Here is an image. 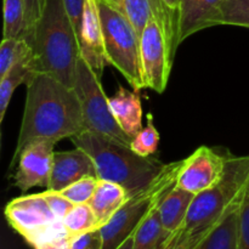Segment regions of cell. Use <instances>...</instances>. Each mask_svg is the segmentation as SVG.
I'll use <instances>...</instances> for the list:
<instances>
[{
    "instance_id": "cell-1",
    "label": "cell",
    "mask_w": 249,
    "mask_h": 249,
    "mask_svg": "<svg viewBox=\"0 0 249 249\" xmlns=\"http://www.w3.org/2000/svg\"><path fill=\"white\" fill-rule=\"evenodd\" d=\"M26 85L23 118L10 169L32 141L57 142L87 131L82 105L74 88L45 73H34Z\"/></svg>"
},
{
    "instance_id": "cell-2",
    "label": "cell",
    "mask_w": 249,
    "mask_h": 249,
    "mask_svg": "<svg viewBox=\"0 0 249 249\" xmlns=\"http://www.w3.org/2000/svg\"><path fill=\"white\" fill-rule=\"evenodd\" d=\"M29 45L33 49L36 73L53 75L74 88L80 44L63 0H46Z\"/></svg>"
},
{
    "instance_id": "cell-3",
    "label": "cell",
    "mask_w": 249,
    "mask_h": 249,
    "mask_svg": "<svg viewBox=\"0 0 249 249\" xmlns=\"http://www.w3.org/2000/svg\"><path fill=\"white\" fill-rule=\"evenodd\" d=\"M71 140L74 147L85 151L92 158L100 180L122 185L129 197L146 189L165 167L152 156L141 157L130 147L91 131H84Z\"/></svg>"
},
{
    "instance_id": "cell-4",
    "label": "cell",
    "mask_w": 249,
    "mask_h": 249,
    "mask_svg": "<svg viewBox=\"0 0 249 249\" xmlns=\"http://www.w3.org/2000/svg\"><path fill=\"white\" fill-rule=\"evenodd\" d=\"M249 186V155L233 157L228 153L221 179L196 195L181 230L189 236L207 237L225 214L243 198Z\"/></svg>"
},
{
    "instance_id": "cell-5",
    "label": "cell",
    "mask_w": 249,
    "mask_h": 249,
    "mask_svg": "<svg viewBox=\"0 0 249 249\" xmlns=\"http://www.w3.org/2000/svg\"><path fill=\"white\" fill-rule=\"evenodd\" d=\"M107 63L113 66L136 91L145 89L140 36L123 11L97 0Z\"/></svg>"
},
{
    "instance_id": "cell-6",
    "label": "cell",
    "mask_w": 249,
    "mask_h": 249,
    "mask_svg": "<svg viewBox=\"0 0 249 249\" xmlns=\"http://www.w3.org/2000/svg\"><path fill=\"white\" fill-rule=\"evenodd\" d=\"M182 160L165 164L164 169L146 189L129 197L111 220L100 229L104 242L102 249L119 248L122 243L135 233L143 219L177 185Z\"/></svg>"
},
{
    "instance_id": "cell-7",
    "label": "cell",
    "mask_w": 249,
    "mask_h": 249,
    "mask_svg": "<svg viewBox=\"0 0 249 249\" xmlns=\"http://www.w3.org/2000/svg\"><path fill=\"white\" fill-rule=\"evenodd\" d=\"M74 89L82 105L87 130L130 147L133 139L129 138L117 123L108 99L102 89L101 79L82 56L78 61Z\"/></svg>"
},
{
    "instance_id": "cell-8",
    "label": "cell",
    "mask_w": 249,
    "mask_h": 249,
    "mask_svg": "<svg viewBox=\"0 0 249 249\" xmlns=\"http://www.w3.org/2000/svg\"><path fill=\"white\" fill-rule=\"evenodd\" d=\"M5 216L9 225L33 247L68 235L43 194L24 195L10 201L5 208Z\"/></svg>"
},
{
    "instance_id": "cell-9",
    "label": "cell",
    "mask_w": 249,
    "mask_h": 249,
    "mask_svg": "<svg viewBox=\"0 0 249 249\" xmlns=\"http://www.w3.org/2000/svg\"><path fill=\"white\" fill-rule=\"evenodd\" d=\"M140 40L146 88L162 94L167 89L173 62L169 57L164 34L153 17L143 28Z\"/></svg>"
},
{
    "instance_id": "cell-10",
    "label": "cell",
    "mask_w": 249,
    "mask_h": 249,
    "mask_svg": "<svg viewBox=\"0 0 249 249\" xmlns=\"http://www.w3.org/2000/svg\"><path fill=\"white\" fill-rule=\"evenodd\" d=\"M228 155H220L213 148L201 146L182 160L177 186L194 195L211 189L223 177Z\"/></svg>"
},
{
    "instance_id": "cell-11",
    "label": "cell",
    "mask_w": 249,
    "mask_h": 249,
    "mask_svg": "<svg viewBox=\"0 0 249 249\" xmlns=\"http://www.w3.org/2000/svg\"><path fill=\"white\" fill-rule=\"evenodd\" d=\"M55 143L51 140L32 141L19 153L14 175V186L27 192L33 187H46L50 184L55 155Z\"/></svg>"
},
{
    "instance_id": "cell-12",
    "label": "cell",
    "mask_w": 249,
    "mask_h": 249,
    "mask_svg": "<svg viewBox=\"0 0 249 249\" xmlns=\"http://www.w3.org/2000/svg\"><path fill=\"white\" fill-rule=\"evenodd\" d=\"M79 44L80 56L101 79L107 60L105 55L104 32L97 0H84Z\"/></svg>"
},
{
    "instance_id": "cell-13",
    "label": "cell",
    "mask_w": 249,
    "mask_h": 249,
    "mask_svg": "<svg viewBox=\"0 0 249 249\" xmlns=\"http://www.w3.org/2000/svg\"><path fill=\"white\" fill-rule=\"evenodd\" d=\"M85 177H97L94 160L85 151L75 147L72 151L55 152L48 189L60 192Z\"/></svg>"
},
{
    "instance_id": "cell-14",
    "label": "cell",
    "mask_w": 249,
    "mask_h": 249,
    "mask_svg": "<svg viewBox=\"0 0 249 249\" xmlns=\"http://www.w3.org/2000/svg\"><path fill=\"white\" fill-rule=\"evenodd\" d=\"M224 0H181L180 44L203 29L218 26L219 7Z\"/></svg>"
},
{
    "instance_id": "cell-15",
    "label": "cell",
    "mask_w": 249,
    "mask_h": 249,
    "mask_svg": "<svg viewBox=\"0 0 249 249\" xmlns=\"http://www.w3.org/2000/svg\"><path fill=\"white\" fill-rule=\"evenodd\" d=\"M109 107L122 130L133 139L142 129V106L139 91L119 87L118 91L108 99Z\"/></svg>"
},
{
    "instance_id": "cell-16",
    "label": "cell",
    "mask_w": 249,
    "mask_h": 249,
    "mask_svg": "<svg viewBox=\"0 0 249 249\" xmlns=\"http://www.w3.org/2000/svg\"><path fill=\"white\" fill-rule=\"evenodd\" d=\"M129 195L122 185L108 180H100L89 204L96 215L100 229L128 201Z\"/></svg>"
},
{
    "instance_id": "cell-17",
    "label": "cell",
    "mask_w": 249,
    "mask_h": 249,
    "mask_svg": "<svg viewBox=\"0 0 249 249\" xmlns=\"http://www.w3.org/2000/svg\"><path fill=\"white\" fill-rule=\"evenodd\" d=\"M195 196L196 195L175 185L160 201L158 209L162 225L167 232L174 233L184 226Z\"/></svg>"
},
{
    "instance_id": "cell-18",
    "label": "cell",
    "mask_w": 249,
    "mask_h": 249,
    "mask_svg": "<svg viewBox=\"0 0 249 249\" xmlns=\"http://www.w3.org/2000/svg\"><path fill=\"white\" fill-rule=\"evenodd\" d=\"M242 201L243 198L225 214L196 249H238L240 209Z\"/></svg>"
},
{
    "instance_id": "cell-19",
    "label": "cell",
    "mask_w": 249,
    "mask_h": 249,
    "mask_svg": "<svg viewBox=\"0 0 249 249\" xmlns=\"http://www.w3.org/2000/svg\"><path fill=\"white\" fill-rule=\"evenodd\" d=\"M34 53L18 61L5 75L0 77V123L4 121L11 97L18 85L27 84L34 74Z\"/></svg>"
},
{
    "instance_id": "cell-20",
    "label": "cell",
    "mask_w": 249,
    "mask_h": 249,
    "mask_svg": "<svg viewBox=\"0 0 249 249\" xmlns=\"http://www.w3.org/2000/svg\"><path fill=\"white\" fill-rule=\"evenodd\" d=\"M158 206L150 212L135 231L133 249H163L172 237L173 233L163 228Z\"/></svg>"
},
{
    "instance_id": "cell-21",
    "label": "cell",
    "mask_w": 249,
    "mask_h": 249,
    "mask_svg": "<svg viewBox=\"0 0 249 249\" xmlns=\"http://www.w3.org/2000/svg\"><path fill=\"white\" fill-rule=\"evenodd\" d=\"M62 223L71 237L100 229L96 215L89 203L74 204L63 218Z\"/></svg>"
},
{
    "instance_id": "cell-22",
    "label": "cell",
    "mask_w": 249,
    "mask_h": 249,
    "mask_svg": "<svg viewBox=\"0 0 249 249\" xmlns=\"http://www.w3.org/2000/svg\"><path fill=\"white\" fill-rule=\"evenodd\" d=\"M33 53V49L23 38H2L0 45V77L6 74L14 65Z\"/></svg>"
},
{
    "instance_id": "cell-23",
    "label": "cell",
    "mask_w": 249,
    "mask_h": 249,
    "mask_svg": "<svg viewBox=\"0 0 249 249\" xmlns=\"http://www.w3.org/2000/svg\"><path fill=\"white\" fill-rule=\"evenodd\" d=\"M218 26L249 28V0H224L219 7Z\"/></svg>"
},
{
    "instance_id": "cell-24",
    "label": "cell",
    "mask_w": 249,
    "mask_h": 249,
    "mask_svg": "<svg viewBox=\"0 0 249 249\" xmlns=\"http://www.w3.org/2000/svg\"><path fill=\"white\" fill-rule=\"evenodd\" d=\"M24 32V0H4L2 38H22Z\"/></svg>"
},
{
    "instance_id": "cell-25",
    "label": "cell",
    "mask_w": 249,
    "mask_h": 249,
    "mask_svg": "<svg viewBox=\"0 0 249 249\" xmlns=\"http://www.w3.org/2000/svg\"><path fill=\"white\" fill-rule=\"evenodd\" d=\"M160 133L153 124L152 114H147V124L131 140L130 148L141 157H151L157 151Z\"/></svg>"
},
{
    "instance_id": "cell-26",
    "label": "cell",
    "mask_w": 249,
    "mask_h": 249,
    "mask_svg": "<svg viewBox=\"0 0 249 249\" xmlns=\"http://www.w3.org/2000/svg\"><path fill=\"white\" fill-rule=\"evenodd\" d=\"M124 12L139 36L153 17L152 0H124Z\"/></svg>"
},
{
    "instance_id": "cell-27",
    "label": "cell",
    "mask_w": 249,
    "mask_h": 249,
    "mask_svg": "<svg viewBox=\"0 0 249 249\" xmlns=\"http://www.w3.org/2000/svg\"><path fill=\"white\" fill-rule=\"evenodd\" d=\"M97 184H99L97 177H85L73 182L72 185L60 192L74 204L89 203L90 199L94 196Z\"/></svg>"
},
{
    "instance_id": "cell-28",
    "label": "cell",
    "mask_w": 249,
    "mask_h": 249,
    "mask_svg": "<svg viewBox=\"0 0 249 249\" xmlns=\"http://www.w3.org/2000/svg\"><path fill=\"white\" fill-rule=\"evenodd\" d=\"M46 0H24V32L22 38L31 41L36 23L45 9Z\"/></svg>"
},
{
    "instance_id": "cell-29",
    "label": "cell",
    "mask_w": 249,
    "mask_h": 249,
    "mask_svg": "<svg viewBox=\"0 0 249 249\" xmlns=\"http://www.w3.org/2000/svg\"><path fill=\"white\" fill-rule=\"evenodd\" d=\"M43 196L45 197L46 202L50 206L51 211L53 212L57 219H60L61 221L63 220L66 215H67L68 212L73 208L74 203L71 202L67 197L63 196L61 192L58 191H53V190H46V191L41 192Z\"/></svg>"
},
{
    "instance_id": "cell-30",
    "label": "cell",
    "mask_w": 249,
    "mask_h": 249,
    "mask_svg": "<svg viewBox=\"0 0 249 249\" xmlns=\"http://www.w3.org/2000/svg\"><path fill=\"white\" fill-rule=\"evenodd\" d=\"M102 235L100 229L72 237L71 249H102Z\"/></svg>"
},
{
    "instance_id": "cell-31",
    "label": "cell",
    "mask_w": 249,
    "mask_h": 249,
    "mask_svg": "<svg viewBox=\"0 0 249 249\" xmlns=\"http://www.w3.org/2000/svg\"><path fill=\"white\" fill-rule=\"evenodd\" d=\"M238 249H249V186L240 209V240Z\"/></svg>"
},
{
    "instance_id": "cell-32",
    "label": "cell",
    "mask_w": 249,
    "mask_h": 249,
    "mask_svg": "<svg viewBox=\"0 0 249 249\" xmlns=\"http://www.w3.org/2000/svg\"><path fill=\"white\" fill-rule=\"evenodd\" d=\"M206 237L189 236L180 229L172 235L167 246L163 249H196Z\"/></svg>"
},
{
    "instance_id": "cell-33",
    "label": "cell",
    "mask_w": 249,
    "mask_h": 249,
    "mask_svg": "<svg viewBox=\"0 0 249 249\" xmlns=\"http://www.w3.org/2000/svg\"><path fill=\"white\" fill-rule=\"evenodd\" d=\"M63 2H65L68 16H70L71 21H72L73 26H74L75 32L78 34V38H79L83 10H84V0H63Z\"/></svg>"
},
{
    "instance_id": "cell-34",
    "label": "cell",
    "mask_w": 249,
    "mask_h": 249,
    "mask_svg": "<svg viewBox=\"0 0 249 249\" xmlns=\"http://www.w3.org/2000/svg\"><path fill=\"white\" fill-rule=\"evenodd\" d=\"M71 242H72V237L65 235L39 243L34 249H71Z\"/></svg>"
},
{
    "instance_id": "cell-35",
    "label": "cell",
    "mask_w": 249,
    "mask_h": 249,
    "mask_svg": "<svg viewBox=\"0 0 249 249\" xmlns=\"http://www.w3.org/2000/svg\"><path fill=\"white\" fill-rule=\"evenodd\" d=\"M165 6L179 18L180 22V7H181V0H162Z\"/></svg>"
},
{
    "instance_id": "cell-36",
    "label": "cell",
    "mask_w": 249,
    "mask_h": 249,
    "mask_svg": "<svg viewBox=\"0 0 249 249\" xmlns=\"http://www.w3.org/2000/svg\"><path fill=\"white\" fill-rule=\"evenodd\" d=\"M134 236H135V233H134V235H131L130 237H129L128 240L125 241V242L122 243V245L119 246V248H117V249H133V246H134Z\"/></svg>"
},
{
    "instance_id": "cell-37",
    "label": "cell",
    "mask_w": 249,
    "mask_h": 249,
    "mask_svg": "<svg viewBox=\"0 0 249 249\" xmlns=\"http://www.w3.org/2000/svg\"><path fill=\"white\" fill-rule=\"evenodd\" d=\"M108 4H111L112 6L117 7L118 10H121V11L124 12V0H106ZM125 14V12H124Z\"/></svg>"
}]
</instances>
